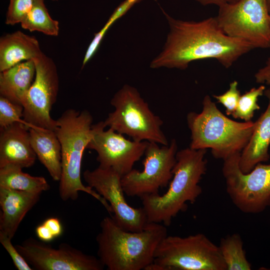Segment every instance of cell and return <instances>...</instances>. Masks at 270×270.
<instances>
[{"label": "cell", "mask_w": 270, "mask_h": 270, "mask_svg": "<svg viewBox=\"0 0 270 270\" xmlns=\"http://www.w3.org/2000/svg\"><path fill=\"white\" fill-rule=\"evenodd\" d=\"M162 10L170 30L162 50L151 62L150 68L185 70L193 61L212 58L228 68L254 49L247 42L226 35L216 17L183 20Z\"/></svg>", "instance_id": "6da1fadb"}, {"label": "cell", "mask_w": 270, "mask_h": 270, "mask_svg": "<svg viewBox=\"0 0 270 270\" xmlns=\"http://www.w3.org/2000/svg\"><path fill=\"white\" fill-rule=\"evenodd\" d=\"M83 178L87 186L94 190L110 204L112 218L123 229L131 232L142 230L148 222L142 208L131 206L126 202L122 185V176L112 168L98 166L86 170Z\"/></svg>", "instance_id": "4fadbf2b"}, {"label": "cell", "mask_w": 270, "mask_h": 270, "mask_svg": "<svg viewBox=\"0 0 270 270\" xmlns=\"http://www.w3.org/2000/svg\"><path fill=\"white\" fill-rule=\"evenodd\" d=\"M52 0V1H56L58 0Z\"/></svg>", "instance_id": "d590c367"}, {"label": "cell", "mask_w": 270, "mask_h": 270, "mask_svg": "<svg viewBox=\"0 0 270 270\" xmlns=\"http://www.w3.org/2000/svg\"><path fill=\"white\" fill-rule=\"evenodd\" d=\"M42 53L34 36L20 30L6 34L0 39V72L24 61L34 60Z\"/></svg>", "instance_id": "ac0fdd59"}, {"label": "cell", "mask_w": 270, "mask_h": 270, "mask_svg": "<svg viewBox=\"0 0 270 270\" xmlns=\"http://www.w3.org/2000/svg\"><path fill=\"white\" fill-rule=\"evenodd\" d=\"M197 2H199L202 6H207V5H216L218 6H220L226 3V0H195Z\"/></svg>", "instance_id": "d6a6232c"}, {"label": "cell", "mask_w": 270, "mask_h": 270, "mask_svg": "<svg viewBox=\"0 0 270 270\" xmlns=\"http://www.w3.org/2000/svg\"><path fill=\"white\" fill-rule=\"evenodd\" d=\"M238 0H226V2L228 3H234Z\"/></svg>", "instance_id": "836d02e7"}, {"label": "cell", "mask_w": 270, "mask_h": 270, "mask_svg": "<svg viewBox=\"0 0 270 270\" xmlns=\"http://www.w3.org/2000/svg\"><path fill=\"white\" fill-rule=\"evenodd\" d=\"M268 10L270 13V0H267Z\"/></svg>", "instance_id": "e575fe53"}, {"label": "cell", "mask_w": 270, "mask_h": 270, "mask_svg": "<svg viewBox=\"0 0 270 270\" xmlns=\"http://www.w3.org/2000/svg\"><path fill=\"white\" fill-rule=\"evenodd\" d=\"M166 226L148 222L139 232L125 230L112 216L104 218L96 238L98 256L108 270H146L167 236Z\"/></svg>", "instance_id": "7a4b0ae2"}, {"label": "cell", "mask_w": 270, "mask_h": 270, "mask_svg": "<svg viewBox=\"0 0 270 270\" xmlns=\"http://www.w3.org/2000/svg\"><path fill=\"white\" fill-rule=\"evenodd\" d=\"M92 121L88 110L79 112L72 108L65 110L56 120L55 132L60 142L62 156L59 194L62 200H75L79 192H84L99 201L112 214L108 202L94 190L84 185L81 180L82 158L91 138Z\"/></svg>", "instance_id": "277c9868"}, {"label": "cell", "mask_w": 270, "mask_h": 270, "mask_svg": "<svg viewBox=\"0 0 270 270\" xmlns=\"http://www.w3.org/2000/svg\"><path fill=\"white\" fill-rule=\"evenodd\" d=\"M178 144L175 139L168 145L148 142L142 162L143 170H132L122 178L124 192L128 196L142 197L158 194L166 187L173 176L172 170L176 162Z\"/></svg>", "instance_id": "30bf717a"}, {"label": "cell", "mask_w": 270, "mask_h": 270, "mask_svg": "<svg viewBox=\"0 0 270 270\" xmlns=\"http://www.w3.org/2000/svg\"><path fill=\"white\" fill-rule=\"evenodd\" d=\"M264 94L268 100L265 112L255 122L252 136L239 158V166L244 173L250 172L258 163L270 159V86L265 90Z\"/></svg>", "instance_id": "e0dca14e"}, {"label": "cell", "mask_w": 270, "mask_h": 270, "mask_svg": "<svg viewBox=\"0 0 270 270\" xmlns=\"http://www.w3.org/2000/svg\"><path fill=\"white\" fill-rule=\"evenodd\" d=\"M22 28L32 32H40L50 36H58L59 22L49 14L44 0H35L30 11L20 22Z\"/></svg>", "instance_id": "603a6c76"}, {"label": "cell", "mask_w": 270, "mask_h": 270, "mask_svg": "<svg viewBox=\"0 0 270 270\" xmlns=\"http://www.w3.org/2000/svg\"><path fill=\"white\" fill-rule=\"evenodd\" d=\"M43 223L48 227L55 238L62 235L63 228L58 218L51 217L46 219Z\"/></svg>", "instance_id": "4dcf8cb0"}, {"label": "cell", "mask_w": 270, "mask_h": 270, "mask_svg": "<svg viewBox=\"0 0 270 270\" xmlns=\"http://www.w3.org/2000/svg\"><path fill=\"white\" fill-rule=\"evenodd\" d=\"M241 152L224 160L222 172L226 191L234 204L242 212L255 214L270 206V164H258L249 172L239 166Z\"/></svg>", "instance_id": "ba28073f"}, {"label": "cell", "mask_w": 270, "mask_h": 270, "mask_svg": "<svg viewBox=\"0 0 270 270\" xmlns=\"http://www.w3.org/2000/svg\"><path fill=\"white\" fill-rule=\"evenodd\" d=\"M110 104L114 110L104 121L106 127L136 141L169 144L162 129L163 121L152 111L136 88L124 84L114 94Z\"/></svg>", "instance_id": "8992f818"}, {"label": "cell", "mask_w": 270, "mask_h": 270, "mask_svg": "<svg viewBox=\"0 0 270 270\" xmlns=\"http://www.w3.org/2000/svg\"><path fill=\"white\" fill-rule=\"evenodd\" d=\"M106 128L104 121L92 125L86 148L96 151L98 166L112 168L122 176L132 170L134 164L144 155L148 142L128 140Z\"/></svg>", "instance_id": "7c38bea8"}, {"label": "cell", "mask_w": 270, "mask_h": 270, "mask_svg": "<svg viewBox=\"0 0 270 270\" xmlns=\"http://www.w3.org/2000/svg\"><path fill=\"white\" fill-rule=\"evenodd\" d=\"M30 140L29 128L16 122L0 128V168L8 164L28 168L36 158Z\"/></svg>", "instance_id": "9a60e30c"}, {"label": "cell", "mask_w": 270, "mask_h": 270, "mask_svg": "<svg viewBox=\"0 0 270 270\" xmlns=\"http://www.w3.org/2000/svg\"><path fill=\"white\" fill-rule=\"evenodd\" d=\"M30 140L36 156L52 180L60 181L62 174L61 146L55 131L38 127L29 128Z\"/></svg>", "instance_id": "d6986e66"}, {"label": "cell", "mask_w": 270, "mask_h": 270, "mask_svg": "<svg viewBox=\"0 0 270 270\" xmlns=\"http://www.w3.org/2000/svg\"><path fill=\"white\" fill-rule=\"evenodd\" d=\"M22 170L13 164L0 168V187L41 194L50 189L44 178L30 176Z\"/></svg>", "instance_id": "44dd1931"}, {"label": "cell", "mask_w": 270, "mask_h": 270, "mask_svg": "<svg viewBox=\"0 0 270 270\" xmlns=\"http://www.w3.org/2000/svg\"><path fill=\"white\" fill-rule=\"evenodd\" d=\"M226 270H250L244 248L243 242L238 234L226 236L221 239L218 246Z\"/></svg>", "instance_id": "7402d4cb"}, {"label": "cell", "mask_w": 270, "mask_h": 270, "mask_svg": "<svg viewBox=\"0 0 270 270\" xmlns=\"http://www.w3.org/2000/svg\"><path fill=\"white\" fill-rule=\"evenodd\" d=\"M36 232L38 238L44 242H50L55 238L50 230L44 223L36 227Z\"/></svg>", "instance_id": "1f68e13d"}, {"label": "cell", "mask_w": 270, "mask_h": 270, "mask_svg": "<svg viewBox=\"0 0 270 270\" xmlns=\"http://www.w3.org/2000/svg\"><path fill=\"white\" fill-rule=\"evenodd\" d=\"M24 108L22 105L14 103L0 96V128L8 126L16 122L26 123L22 119Z\"/></svg>", "instance_id": "d4e9b609"}, {"label": "cell", "mask_w": 270, "mask_h": 270, "mask_svg": "<svg viewBox=\"0 0 270 270\" xmlns=\"http://www.w3.org/2000/svg\"><path fill=\"white\" fill-rule=\"evenodd\" d=\"M143 0H124L114 10L103 28L99 31L102 36H104L110 26L125 14L136 4Z\"/></svg>", "instance_id": "f1b7e54d"}, {"label": "cell", "mask_w": 270, "mask_h": 270, "mask_svg": "<svg viewBox=\"0 0 270 270\" xmlns=\"http://www.w3.org/2000/svg\"><path fill=\"white\" fill-rule=\"evenodd\" d=\"M254 78L256 83L270 86V57L268 58L264 66L255 74Z\"/></svg>", "instance_id": "f546056e"}, {"label": "cell", "mask_w": 270, "mask_h": 270, "mask_svg": "<svg viewBox=\"0 0 270 270\" xmlns=\"http://www.w3.org/2000/svg\"><path fill=\"white\" fill-rule=\"evenodd\" d=\"M33 60L36 75L21 102L22 119L29 128L38 127L55 131L56 120L51 117L50 112L58 92L57 68L53 60L44 53Z\"/></svg>", "instance_id": "8fae6325"}, {"label": "cell", "mask_w": 270, "mask_h": 270, "mask_svg": "<svg viewBox=\"0 0 270 270\" xmlns=\"http://www.w3.org/2000/svg\"><path fill=\"white\" fill-rule=\"evenodd\" d=\"M35 0H9L6 24L13 26L20 23L32 8Z\"/></svg>", "instance_id": "484cf974"}, {"label": "cell", "mask_w": 270, "mask_h": 270, "mask_svg": "<svg viewBox=\"0 0 270 270\" xmlns=\"http://www.w3.org/2000/svg\"><path fill=\"white\" fill-rule=\"evenodd\" d=\"M238 86V82L234 80L230 83L229 89L224 93L213 95L218 102L226 108V113L228 116L232 115L234 112L240 97V92Z\"/></svg>", "instance_id": "4316f807"}, {"label": "cell", "mask_w": 270, "mask_h": 270, "mask_svg": "<svg viewBox=\"0 0 270 270\" xmlns=\"http://www.w3.org/2000/svg\"><path fill=\"white\" fill-rule=\"evenodd\" d=\"M33 269L37 270H102L98 258L66 243L57 248L32 238L15 246Z\"/></svg>", "instance_id": "5bb4252c"}, {"label": "cell", "mask_w": 270, "mask_h": 270, "mask_svg": "<svg viewBox=\"0 0 270 270\" xmlns=\"http://www.w3.org/2000/svg\"><path fill=\"white\" fill-rule=\"evenodd\" d=\"M217 22L228 36L244 40L254 48L270 47V13L267 0H240L218 7Z\"/></svg>", "instance_id": "9c48e42d"}, {"label": "cell", "mask_w": 270, "mask_h": 270, "mask_svg": "<svg viewBox=\"0 0 270 270\" xmlns=\"http://www.w3.org/2000/svg\"><path fill=\"white\" fill-rule=\"evenodd\" d=\"M146 270H226L218 246L198 233L186 237L166 236Z\"/></svg>", "instance_id": "52a82bcc"}, {"label": "cell", "mask_w": 270, "mask_h": 270, "mask_svg": "<svg viewBox=\"0 0 270 270\" xmlns=\"http://www.w3.org/2000/svg\"><path fill=\"white\" fill-rule=\"evenodd\" d=\"M190 130V146L194 150L210 148L213 156L224 160L242 152L253 132L255 122H238L228 118L217 108L208 95L202 100L200 113L186 116Z\"/></svg>", "instance_id": "5b68a950"}, {"label": "cell", "mask_w": 270, "mask_h": 270, "mask_svg": "<svg viewBox=\"0 0 270 270\" xmlns=\"http://www.w3.org/2000/svg\"><path fill=\"white\" fill-rule=\"evenodd\" d=\"M40 194L0 187V232L12 239L26 214L38 202Z\"/></svg>", "instance_id": "2e32d148"}, {"label": "cell", "mask_w": 270, "mask_h": 270, "mask_svg": "<svg viewBox=\"0 0 270 270\" xmlns=\"http://www.w3.org/2000/svg\"><path fill=\"white\" fill-rule=\"evenodd\" d=\"M0 242L12 258L14 264L18 270L32 268L12 242V238L0 232Z\"/></svg>", "instance_id": "83f0119b"}, {"label": "cell", "mask_w": 270, "mask_h": 270, "mask_svg": "<svg viewBox=\"0 0 270 270\" xmlns=\"http://www.w3.org/2000/svg\"><path fill=\"white\" fill-rule=\"evenodd\" d=\"M206 149L190 147L177 152L173 176L164 194L140 197L148 222L170 224L172 220L194 203L202 192L199 183L206 171Z\"/></svg>", "instance_id": "3957f363"}, {"label": "cell", "mask_w": 270, "mask_h": 270, "mask_svg": "<svg viewBox=\"0 0 270 270\" xmlns=\"http://www.w3.org/2000/svg\"><path fill=\"white\" fill-rule=\"evenodd\" d=\"M266 87L263 84L253 88L240 96L237 107L232 115L234 118H240L244 122L251 120L256 110L260 109L258 104L260 96L264 94Z\"/></svg>", "instance_id": "cb8c5ba5"}, {"label": "cell", "mask_w": 270, "mask_h": 270, "mask_svg": "<svg viewBox=\"0 0 270 270\" xmlns=\"http://www.w3.org/2000/svg\"><path fill=\"white\" fill-rule=\"evenodd\" d=\"M35 75L33 60L24 61L0 72V96L22 105L21 102L32 86Z\"/></svg>", "instance_id": "ffe728a7"}]
</instances>
